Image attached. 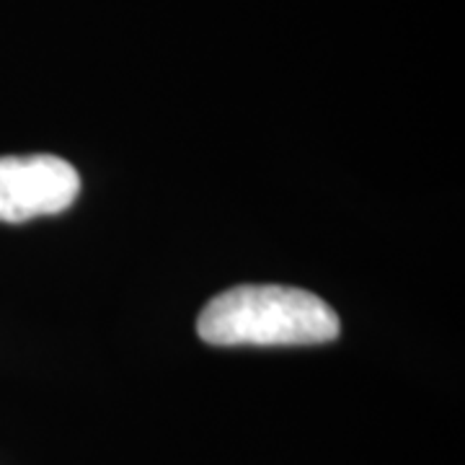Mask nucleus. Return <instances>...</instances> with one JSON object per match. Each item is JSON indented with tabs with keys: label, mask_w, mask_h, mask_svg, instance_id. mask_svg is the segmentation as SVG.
<instances>
[{
	"label": "nucleus",
	"mask_w": 465,
	"mask_h": 465,
	"mask_svg": "<svg viewBox=\"0 0 465 465\" xmlns=\"http://www.w3.org/2000/svg\"><path fill=\"white\" fill-rule=\"evenodd\" d=\"M339 329L329 302L284 284H238L210 300L197 321L200 339L213 347L326 344Z\"/></svg>",
	"instance_id": "obj_1"
},
{
	"label": "nucleus",
	"mask_w": 465,
	"mask_h": 465,
	"mask_svg": "<svg viewBox=\"0 0 465 465\" xmlns=\"http://www.w3.org/2000/svg\"><path fill=\"white\" fill-rule=\"evenodd\" d=\"M81 194V176L67 161L47 153L0 158V223L57 215Z\"/></svg>",
	"instance_id": "obj_2"
}]
</instances>
